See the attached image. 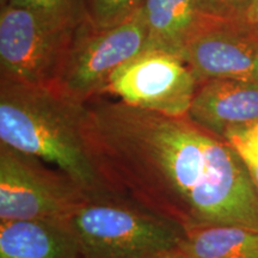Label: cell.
<instances>
[{"label": "cell", "instance_id": "obj_1", "mask_svg": "<svg viewBox=\"0 0 258 258\" xmlns=\"http://www.w3.org/2000/svg\"><path fill=\"white\" fill-rule=\"evenodd\" d=\"M85 104L86 139L112 192L184 230L225 224L258 231V189L227 141L188 116L104 96Z\"/></svg>", "mask_w": 258, "mask_h": 258}, {"label": "cell", "instance_id": "obj_2", "mask_svg": "<svg viewBox=\"0 0 258 258\" xmlns=\"http://www.w3.org/2000/svg\"><path fill=\"white\" fill-rule=\"evenodd\" d=\"M86 104L54 86L0 79V144L57 169L90 199L117 196L99 172L85 134Z\"/></svg>", "mask_w": 258, "mask_h": 258}, {"label": "cell", "instance_id": "obj_3", "mask_svg": "<svg viewBox=\"0 0 258 258\" xmlns=\"http://www.w3.org/2000/svg\"><path fill=\"white\" fill-rule=\"evenodd\" d=\"M82 258H159L184 228L120 196L86 199L67 218Z\"/></svg>", "mask_w": 258, "mask_h": 258}, {"label": "cell", "instance_id": "obj_4", "mask_svg": "<svg viewBox=\"0 0 258 258\" xmlns=\"http://www.w3.org/2000/svg\"><path fill=\"white\" fill-rule=\"evenodd\" d=\"M147 48L143 10L127 21L96 28L88 19L76 28L54 88L80 103L102 96L110 77Z\"/></svg>", "mask_w": 258, "mask_h": 258}, {"label": "cell", "instance_id": "obj_5", "mask_svg": "<svg viewBox=\"0 0 258 258\" xmlns=\"http://www.w3.org/2000/svg\"><path fill=\"white\" fill-rule=\"evenodd\" d=\"M77 27L25 6H2L0 79L53 86Z\"/></svg>", "mask_w": 258, "mask_h": 258}, {"label": "cell", "instance_id": "obj_6", "mask_svg": "<svg viewBox=\"0 0 258 258\" xmlns=\"http://www.w3.org/2000/svg\"><path fill=\"white\" fill-rule=\"evenodd\" d=\"M86 199L63 172L0 144V221L67 219Z\"/></svg>", "mask_w": 258, "mask_h": 258}, {"label": "cell", "instance_id": "obj_7", "mask_svg": "<svg viewBox=\"0 0 258 258\" xmlns=\"http://www.w3.org/2000/svg\"><path fill=\"white\" fill-rule=\"evenodd\" d=\"M199 80L182 55L146 49L112 74L102 96L167 116H186Z\"/></svg>", "mask_w": 258, "mask_h": 258}, {"label": "cell", "instance_id": "obj_8", "mask_svg": "<svg viewBox=\"0 0 258 258\" xmlns=\"http://www.w3.org/2000/svg\"><path fill=\"white\" fill-rule=\"evenodd\" d=\"M182 56L199 83L208 79L258 83V30L246 21L205 19Z\"/></svg>", "mask_w": 258, "mask_h": 258}, {"label": "cell", "instance_id": "obj_9", "mask_svg": "<svg viewBox=\"0 0 258 258\" xmlns=\"http://www.w3.org/2000/svg\"><path fill=\"white\" fill-rule=\"evenodd\" d=\"M186 116L215 137L258 122V83L234 79L200 82Z\"/></svg>", "mask_w": 258, "mask_h": 258}, {"label": "cell", "instance_id": "obj_10", "mask_svg": "<svg viewBox=\"0 0 258 258\" xmlns=\"http://www.w3.org/2000/svg\"><path fill=\"white\" fill-rule=\"evenodd\" d=\"M0 258H82L67 219L0 221Z\"/></svg>", "mask_w": 258, "mask_h": 258}, {"label": "cell", "instance_id": "obj_11", "mask_svg": "<svg viewBox=\"0 0 258 258\" xmlns=\"http://www.w3.org/2000/svg\"><path fill=\"white\" fill-rule=\"evenodd\" d=\"M147 48L182 55L185 44L205 21L195 0H144Z\"/></svg>", "mask_w": 258, "mask_h": 258}, {"label": "cell", "instance_id": "obj_12", "mask_svg": "<svg viewBox=\"0 0 258 258\" xmlns=\"http://www.w3.org/2000/svg\"><path fill=\"white\" fill-rule=\"evenodd\" d=\"M188 258H258V231L238 225L186 228L178 246Z\"/></svg>", "mask_w": 258, "mask_h": 258}, {"label": "cell", "instance_id": "obj_13", "mask_svg": "<svg viewBox=\"0 0 258 258\" xmlns=\"http://www.w3.org/2000/svg\"><path fill=\"white\" fill-rule=\"evenodd\" d=\"M144 0H86V17L96 28L120 24L143 8Z\"/></svg>", "mask_w": 258, "mask_h": 258}, {"label": "cell", "instance_id": "obj_14", "mask_svg": "<svg viewBox=\"0 0 258 258\" xmlns=\"http://www.w3.org/2000/svg\"><path fill=\"white\" fill-rule=\"evenodd\" d=\"M6 4L25 6L56 21L72 25H79L88 19L86 0H8Z\"/></svg>", "mask_w": 258, "mask_h": 258}, {"label": "cell", "instance_id": "obj_15", "mask_svg": "<svg viewBox=\"0 0 258 258\" xmlns=\"http://www.w3.org/2000/svg\"><path fill=\"white\" fill-rule=\"evenodd\" d=\"M225 141L233 147L258 189V122L227 132Z\"/></svg>", "mask_w": 258, "mask_h": 258}, {"label": "cell", "instance_id": "obj_16", "mask_svg": "<svg viewBox=\"0 0 258 258\" xmlns=\"http://www.w3.org/2000/svg\"><path fill=\"white\" fill-rule=\"evenodd\" d=\"M256 0H195L202 18L211 21H246Z\"/></svg>", "mask_w": 258, "mask_h": 258}, {"label": "cell", "instance_id": "obj_17", "mask_svg": "<svg viewBox=\"0 0 258 258\" xmlns=\"http://www.w3.org/2000/svg\"><path fill=\"white\" fill-rule=\"evenodd\" d=\"M246 22L250 25H252L256 30H258V0L254 2L253 6L251 8L249 15H247Z\"/></svg>", "mask_w": 258, "mask_h": 258}, {"label": "cell", "instance_id": "obj_18", "mask_svg": "<svg viewBox=\"0 0 258 258\" xmlns=\"http://www.w3.org/2000/svg\"><path fill=\"white\" fill-rule=\"evenodd\" d=\"M159 258H188V257L180 252L178 249H175L170 251V252H166L165 254H163V256H160Z\"/></svg>", "mask_w": 258, "mask_h": 258}]
</instances>
